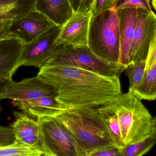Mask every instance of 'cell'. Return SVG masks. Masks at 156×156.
Here are the masks:
<instances>
[{"label":"cell","instance_id":"cell-1","mask_svg":"<svg viewBox=\"0 0 156 156\" xmlns=\"http://www.w3.org/2000/svg\"><path fill=\"white\" fill-rule=\"evenodd\" d=\"M37 76L52 86L57 100L68 108H97L121 94L119 76H105L71 66L48 65Z\"/></svg>","mask_w":156,"mask_h":156},{"label":"cell","instance_id":"cell-2","mask_svg":"<svg viewBox=\"0 0 156 156\" xmlns=\"http://www.w3.org/2000/svg\"><path fill=\"white\" fill-rule=\"evenodd\" d=\"M56 117L72 135L82 156H89L99 149L116 145L97 107L68 108Z\"/></svg>","mask_w":156,"mask_h":156},{"label":"cell","instance_id":"cell-3","mask_svg":"<svg viewBox=\"0 0 156 156\" xmlns=\"http://www.w3.org/2000/svg\"><path fill=\"white\" fill-rule=\"evenodd\" d=\"M109 102L118 117L123 147L156 131V117L130 91Z\"/></svg>","mask_w":156,"mask_h":156},{"label":"cell","instance_id":"cell-4","mask_svg":"<svg viewBox=\"0 0 156 156\" xmlns=\"http://www.w3.org/2000/svg\"><path fill=\"white\" fill-rule=\"evenodd\" d=\"M87 46L100 59L111 63L120 64V41L117 11L109 9L96 15H91Z\"/></svg>","mask_w":156,"mask_h":156},{"label":"cell","instance_id":"cell-5","mask_svg":"<svg viewBox=\"0 0 156 156\" xmlns=\"http://www.w3.org/2000/svg\"><path fill=\"white\" fill-rule=\"evenodd\" d=\"M48 65L71 66L108 76H119L126 67L100 59L87 46L71 45H57L45 65Z\"/></svg>","mask_w":156,"mask_h":156},{"label":"cell","instance_id":"cell-6","mask_svg":"<svg viewBox=\"0 0 156 156\" xmlns=\"http://www.w3.org/2000/svg\"><path fill=\"white\" fill-rule=\"evenodd\" d=\"M48 156H82L66 128L56 117L38 119Z\"/></svg>","mask_w":156,"mask_h":156},{"label":"cell","instance_id":"cell-7","mask_svg":"<svg viewBox=\"0 0 156 156\" xmlns=\"http://www.w3.org/2000/svg\"><path fill=\"white\" fill-rule=\"evenodd\" d=\"M137 10L138 20L129 50V64L146 61L151 42L156 38V16L153 11Z\"/></svg>","mask_w":156,"mask_h":156},{"label":"cell","instance_id":"cell-8","mask_svg":"<svg viewBox=\"0 0 156 156\" xmlns=\"http://www.w3.org/2000/svg\"><path fill=\"white\" fill-rule=\"evenodd\" d=\"M61 27L55 25L37 39L24 44L21 66L41 68L45 65L57 48L55 42Z\"/></svg>","mask_w":156,"mask_h":156},{"label":"cell","instance_id":"cell-9","mask_svg":"<svg viewBox=\"0 0 156 156\" xmlns=\"http://www.w3.org/2000/svg\"><path fill=\"white\" fill-rule=\"evenodd\" d=\"M44 97H57L54 87L38 76L12 82L2 96L13 101H26Z\"/></svg>","mask_w":156,"mask_h":156},{"label":"cell","instance_id":"cell-10","mask_svg":"<svg viewBox=\"0 0 156 156\" xmlns=\"http://www.w3.org/2000/svg\"><path fill=\"white\" fill-rule=\"evenodd\" d=\"M91 12H74L61 27L55 41L57 45L87 46V37Z\"/></svg>","mask_w":156,"mask_h":156},{"label":"cell","instance_id":"cell-11","mask_svg":"<svg viewBox=\"0 0 156 156\" xmlns=\"http://www.w3.org/2000/svg\"><path fill=\"white\" fill-rule=\"evenodd\" d=\"M15 120L10 125L16 140L37 150L48 156L42 135L41 125L38 120L25 113L13 112Z\"/></svg>","mask_w":156,"mask_h":156},{"label":"cell","instance_id":"cell-12","mask_svg":"<svg viewBox=\"0 0 156 156\" xmlns=\"http://www.w3.org/2000/svg\"><path fill=\"white\" fill-rule=\"evenodd\" d=\"M49 19L34 10L20 20L12 21L10 31L12 36L29 43L55 26Z\"/></svg>","mask_w":156,"mask_h":156},{"label":"cell","instance_id":"cell-13","mask_svg":"<svg viewBox=\"0 0 156 156\" xmlns=\"http://www.w3.org/2000/svg\"><path fill=\"white\" fill-rule=\"evenodd\" d=\"M117 13L120 41L119 63L126 67L130 63L129 50L137 23V10L121 9L117 10Z\"/></svg>","mask_w":156,"mask_h":156},{"label":"cell","instance_id":"cell-14","mask_svg":"<svg viewBox=\"0 0 156 156\" xmlns=\"http://www.w3.org/2000/svg\"><path fill=\"white\" fill-rule=\"evenodd\" d=\"M12 104L26 115L38 119L56 117L68 109L54 97H44L26 101H13Z\"/></svg>","mask_w":156,"mask_h":156},{"label":"cell","instance_id":"cell-15","mask_svg":"<svg viewBox=\"0 0 156 156\" xmlns=\"http://www.w3.org/2000/svg\"><path fill=\"white\" fill-rule=\"evenodd\" d=\"M24 44L15 36L0 41V76H12L21 66V60Z\"/></svg>","mask_w":156,"mask_h":156},{"label":"cell","instance_id":"cell-16","mask_svg":"<svg viewBox=\"0 0 156 156\" xmlns=\"http://www.w3.org/2000/svg\"><path fill=\"white\" fill-rule=\"evenodd\" d=\"M34 9L60 27L74 13L70 0H34Z\"/></svg>","mask_w":156,"mask_h":156},{"label":"cell","instance_id":"cell-17","mask_svg":"<svg viewBox=\"0 0 156 156\" xmlns=\"http://www.w3.org/2000/svg\"><path fill=\"white\" fill-rule=\"evenodd\" d=\"M34 9V0H0V20H17Z\"/></svg>","mask_w":156,"mask_h":156},{"label":"cell","instance_id":"cell-18","mask_svg":"<svg viewBox=\"0 0 156 156\" xmlns=\"http://www.w3.org/2000/svg\"><path fill=\"white\" fill-rule=\"evenodd\" d=\"M98 114L115 145L122 148L121 131L117 115L110 102L97 107Z\"/></svg>","mask_w":156,"mask_h":156},{"label":"cell","instance_id":"cell-19","mask_svg":"<svg viewBox=\"0 0 156 156\" xmlns=\"http://www.w3.org/2000/svg\"><path fill=\"white\" fill-rule=\"evenodd\" d=\"M140 100L154 101L156 98V62L145 67L140 85L132 92Z\"/></svg>","mask_w":156,"mask_h":156},{"label":"cell","instance_id":"cell-20","mask_svg":"<svg viewBox=\"0 0 156 156\" xmlns=\"http://www.w3.org/2000/svg\"><path fill=\"white\" fill-rule=\"evenodd\" d=\"M156 131L121 149L122 156H141L147 153L155 145Z\"/></svg>","mask_w":156,"mask_h":156},{"label":"cell","instance_id":"cell-21","mask_svg":"<svg viewBox=\"0 0 156 156\" xmlns=\"http://www.w3.org/2000/svg\"><path fill=\"white\" fill-rule=\"evenodd\" d=\"M41 156V151L18 140L9 145L0 146V156Z\"/></svg>","mask_w":156,"mask_h":156},{"label":"cell","instance_id":"cell-22","mask_svg":"<svg viewBox=\"0 0 156 156\" xmlns=\"http://www.w3.org/2000/svg\"><path fill=\"white\" fill-rule=\"evenodd\" d=\"M146 61L130 63L125 71L129 81V91L132 92L137 88L142 82L145 73Z\"/></svg>","mask_w":156,"mask_h":156},{"label":"cell","instance_id":"cell-23","mask_svg":"<svg viewBox=\"0 0 156 156\" xmlns=\"http://www.w3.org/2000/svg\"><path fill=\"white\" fill-rule=\"evenodd\" d=\"M151 0H115L110 9L117 11L125 9H142L147 12L152 11Z\"/></svg>","mask_w":156,"mask_h":156},{"label":"cell","instance_id":"cell-24","mask_svg":"<svg viewBox=\"0 0 156 156\" xmlns=\"http://www.w3.org/2000/svg\"><path fill=\"white\" fill-rule=\"evenodd\" d=\"M121 149L116 145H110L94 151L89 156H122Z\"/></svg>","mask_w":156,"mask_h":156},{"label":"cell","instance_id":"cell-25","mask_svg":"<svg viewBox=\"0 0 156 156\" xmlns=\"http://www.w3.org/2000/svg\"><path fill=\"white\" fill-rule=\"evenodd\" d=\"M94 0H70L74 12H91Z\"/></svg>","mask_w":156,"mask_h":156},{"label":"cell","instance_id":"cell-26","mask_svg":"<svg viewBox=\"0 0 156 156\" xmlns=\"http://www.w3.org/2000/svg\"><path fill=\"white\" fill-rule=\"evenodd\" d=\"M16 140L12 128L0 126V146L9 145Z\"/></svg>","mask_w":156,"mask_h":156},{"label":"cell","instance_id":"cell-27","mask_svg":"<svg viewBox=\"0 0 156 156\" xmlns=\"http://www.w3.org/2000/svg\"><path fill=\"white\" fill-rule=\"evenodd\" d=\"M115 0H94L91 12L95 15L104 11L110 9Z\"/></svg>","mask_w":156,"mask_h":156},{"label":"cell","instance_id":"cell-28","mask_svg":"<svg viewBox=\"0 0 156 156\" xmlns=\"http://www.w3.org/2000/svg\"><path fill=\"white\" fill-rule=\"evenodd\" d=\"M12 23L11 20H0V41L13 36L10 31Z\"/></svg>","mask_w":156,"mask_h":156},{"label":"cell","instance_id":"cell-29","mask_svg":"<svg viewBox=\"0 0 156 156\" xmlns=\"http://www.w3.org/2000/svg\"><path fill=\"white\" fill-rule=\"evenodd\" d=\"M12 76H0V101L2 99V96L8 87L13 82Z\"/></svg>","mask_w":156,"mask_h":156},{"label":"cell","instance_id":"cell-30","mask_svg":"<svg viewBox=\"0 0 156 156\" xmlns=\"http://www.w3.org/2000/svg\"><path fill=\"white\" fill-rule=\"evenodd\" d=\"M152 6L154 9H156V0H153L152 2Z\"/></svg>","mask_w":156,"mask_h":156},{"label":"cell","instance_id":"cell-31","mask_svg":"<svg viewBox=\"0 0 156 156\" xmlns=\"http://www.w3.org/2000/svg\"><path fill=\"white\" fill-rule=\"evenodd\" d=\"M2 111V107L0 104V113H1Z\"/></svg>","mask_w":156,"mask_h":156}]
</instances>
